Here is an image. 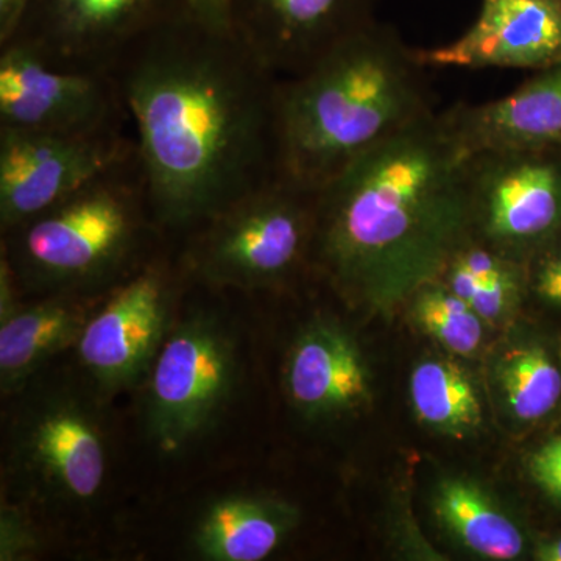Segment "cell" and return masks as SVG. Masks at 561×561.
Segmentation results:
<instances>
[{
    "label": "cell",
    "instance_id": "obj_19",
    "mask_svg": "<svg viewBox=\"0 0 561 561\" xmlns=\"http://www.w3.org/2000/svg\"><path fill=\"white\" fill-rule=\"evenodd\" d=\"M435 513L472 552L491 560L522 556V531L470 482L451 479L438 486Z\"/></svg>",
    "mask_w": 561,
    "mask_h": 561
},
{
    "label": "cell",
    "instance_id": "obj_3",
    "mask_svg": "<svg viewBox=\"0 0 561 561\" xmlns=\"http://www.w3.org/2000/svg\"><path fill=\"white\" fill-rule=\"evenodd\" d=\"M426 68L390 25L371 21L276 91V165L319 191L365 151L434 113Z\"/></svg>",
    "mask_w": 561,
    "mask_h": 561
},
{
    "label": "cell",
    "instance_id": "obj_12",
    "mask_svg": "<svg viewBox=\"0 0 561 561\" xmlns=\"http://www.w3.org/2000/svg\"><path fill=\"white\" fill-rule=\"evenodd\" d=\"M181 11V0H35L14 38L62 68L110 72L133 44Z\"/></svg>",
    "mask_w": 561,
    "mask_h": 561
},
{
    "label": "cell",
    "instance_id": "obj_16",
    "mask_svg": "<svg viewBox=\"0 0 561 561\" xmlns=\"http://www.w3.org/2000/svg\"><path fill=\"white\" fill-rule=\"evenodd\" d=\"M106 291L44 295L38 301L21 302L5 317H0V391L3 397H16L58 354L76 350Z\"/></svg>",
    "mask_w": 561,
    "mask_h": 561
},
{
    "label": "cell",
    "instance_id": "obj_9",
    "mask_svg": "<svg viewBox=\"0 0 561 561\" xmlns=\"http://www.w3.org/2000/svg\"><path fill=\"white\" fill-rule=\"evenodd\" d=\"M136 153L131 125L99 131L0 128V230L21 227Z\"/></svg>",
    "mask_w": 561,
    "mask_h": 561
},
{
    "label": "cell",
    "instance_id": "obj_15",
    "mask_svg": "<svg viewBox=\"0 0 561 561\" xmlns=\"http://www.w3.org/2000/svg\"><path fill=\"white\" fill-rule=\"evenodd\" d=\"M467 157L482 151L561 149V61L496 101L438 113Z\"/></svg>",
    "mask_w": 561,
    "mask_h": 561
},
{
    "label": "cell",
    "instance_id": "obj_5",
    "mask_svg": "<svg viewBox=\"0 0 561 561\" xmlns=\"http://www.w3.org/2000/svg\"><path fill=\"white\" fill-rule=\"evenodd\" d=\"M7 424V474L22 500L77 508L101 494L110 468L102 398L83 382L35 381L16 394Z\"/></svg>",
    "mask_w": 561,
    "mask_h": 561
},
{
    "label": "cell",
    "instance_id": "obj_18",
    "mask_svg": "<svg viewBox=\"0 0 561 561\" xmlns=\"http://www.w3.org/2000/svg\"><path fill=\"white\" fill-rule=\"evenodd\" d=\"M291 505L264 494L231 491L206 502L190 531V548L206 561L268 559L294 530Z\"/></svg>",
    "mask_w": 561,
    "mask_h": 561
},
{
    "label": "cell",
    "instance_id": "obj_17",
    "mask_svg": "<svg viewBox=\"0 0 561 561\" xmlns=\"http://www.w3.org/2000/svg\"><path fill=\"white\" fill-rule=\"evenodd\" d=\"M286 389L308 419H334L359 408L368 400V371L356 342L337 324H309L291 346Z\"/></svg>",
    "mask_w": 561,
    "mask_h": 561
},
{
    "label": "cell",
    "instance_id": "obj_26",
    "mask_svg": "<svg viewBox=\"0 0 561 561\" xmlns=\"http://www.w3.org/2000/svg\"><path fill=\"white\" fill-rule=\"evenodd\" d=\"M534 286L541 300L561 306V242L538 264Z\"/></svg>",
    "mask_w": 561,
    "mask_h": 561
},
{
    "label": "cell",
    "instance_id": "obj_7",
    "mask_svg": "<svg viewBox=\"0 0 561 561\" xmlns=\"http://www.w3.org/2000/svg\"><path fill=\"white\" fill-rule=\"evenodd\" d=\"M239 378L238 337L217 313L175 321L146 379L144 430L154 449L172 457L194 448L219 424Z\"/></svg>",
    "mask_w": 561,
    "mask_h": 561
},
{
    "label": "cell",
    "instance_id": "obj_4",
    "mask_svg": "<svg viewBox=\"0 0 561 561\" xmlns=\"http://www.w3.org/2000/svg\"><path fill=\"white\" fill-rule=\"evenodd\" d=\"M162 234L138 154L3 234L2 256L22 290L102 294L150 260Z\"/></svg>",
    "mask_w": 561,
    "mask_h": 561
},
{
    "label": "cell",
    "instance_id": "obj_11",
    "mask_svg": "<svg viewBox=\"0 0 561 561\" xmlns=\"http://www.w3.org/2000/svg\"><path fill=\"white\" fill-rule=\"evenodd\" d=\"M127 124L110 72L62 68L24 38L0 44V128L84 133Z\"/></svg>",
    "mask_w": 561,
    "mask_h": 561
},
{
    "label": "cell",
    "instance_id": "obj_25",
    "mask_svg": "<svg viewBox=\"0 0 561 561\" xmlns=\"http://www.w3.org/2000/svg\"><path fill=\"white\" fill-rule=\"evenodd\" d=\"M183 10L192 20L213 31L232 32L236 0H181Z\"/></svg>",
    "mask_w": 561,
    "mask_h": 561
},
{
    "label": "cell",
    "instance_id": "obj_20",
    "mask_svg": "<svg viewBox=\"0 0 561 561\" xmlns=\"http://www.w3.org/2000/svg\"><path fill=\"white\" fill-rule=\"evenodd\" d=\"M413 409L423 423L461 437L482 423L478 391L465 371L448 360H426L412 373Z\"/></svg>",
    "mask_w": 561,
    "mask_h": 561
},
{
    "label": "cell",
    "instance_id": "obj_21",
    "mask_svg": "<svg viewBox=\"0 0 561 561\" xmlns=\"http://www.w3.org/2000/svg\"><path fill=\"white\" fill-rule=\"evenodd\" d=\"M500 379L516 419L540 420L559 404L561 371L541 346L508 354L502 364Z\"/></svg>",
    "mask_w": 561,
    "mask_h": 561
},
{
    "label": "cell",
    "instance_id": "obj_14",
    "mask_svg": "<svg viewBox=\"0 0 561 561\" xmlns=\"http://www.w3.org/2000/svg\"><path fill=\"white\" fill-rule=\"evenodd\" d=\"M431 69H546L561 61V0H482L459 38L415 49Z\"/></svg>",
    "mask_w": 561,
    "mask_h": 561
},
{
    "label": "cell",
    "instance_id": "obj_23",
    "mask_svg": "<svg viewBox=\"0 0 561 561\" xmlns=\"http://www.w3.org/2000/svg\"><path fill=\"white\" fill-rule=\"evenodd\" d=\"M43 549V537L31 512L20 502H2L0 507V560L35 559Z\"/></svg>",
    "mask_w": 561,
    "mask_h": 561
},
{
    "label": "cell",
    "instance_id": "obj_1",
    "mask_svg": "<svg viewBox=\"0 0 561 561\" xmlns=\"http://www.w3.org/2000/svg\"><path fill=\"white\" fill-rule=\"evenodd\" d=\"M161 232L190 236L276 165L279 79L236 32L181 11L110 70Z\"/></svg>",
    "mask_w": 561,
    "mask_h": 561
},
{
    "label": "cell",
    "instance_id": "obj_6",
    "mask_svg": "<svg viewBox=\"0 0 561 561\" xmlns=\"http://www.w3.org/2000/svg\"><path fill=\"white\" fill-rule=\"evenodd\" d=\"M316 228L317 191L278 173L187 236L180 264L213 289H268L313 260Z\"/></svg>",
    "mask_w": 561,
    "mask_h": 561
},
{
    "label": "cell",
    "instance_id": "obj_8",
    "mask_svg": "<svg viewBox=\"0 0 561 561\" xmlns=\"http://www.w3.org/2000/svg\"><path fill=\"white\" fill-rule=\"evenodd\" d=\"M179 273L150 257L106 291L76 346L84 381L102 400L146 382L171 331Z\"/></svg>",
    "mask_w": 561,
    "mask_h": 561
},
{
    "label": "cell",
    "instance_id": "obj_27",
    "mask_svg": "<svg viewBox=\"0 0 561 561\" xmlns=\"http://www.w3.org/2000/svg\"><path fill=\"white\" fill-rule=\"evenodd\" d=\"M35 0H0V44L9 43L20 33Z\"/></svg>",
    "mask_w": 561,
    "mask_h": 561
},
{
    "label": "cell",
    "instance_id": "obj_10",
    "mask_svg": "<svg viewBox=\"0 0 561 561\" xmlns=\"http://www.w3.org/2000/svg\"><path fill=\"white\" fill-rule=\"evenodd\" d=\"M467 186L472 238L513 260L561 230V149L470 154Z\"/></svg>",
    "mask_w": 561,
    "mask_h": 561
},
{
    "label": "cell",
    "instance_id": "obj_22",
    "mask_svg": "<svg viewBox=\"0 0 561 561\" xmlns=\"http://www.w3.org/2000/svg\"><path fill=\"white\" fill-rule=\"evenodd\" d=\"M413 316L427 334L453 353L470 356L481 345V317L437 279L415 291Z\"/></svg>",
    "mask_w": 561,
    "mask_h": 561
},
{
    "label": "cell",
    "instance_id": "obj_24",
    "mask_svg": "<svg viewBox=\"0 0 561 561\" xmlns=\"http://www.w3.org/2000/svg\"><path fill=\"white\" fill-rule=\"evenodd\" d=\"M530 474L549 496L561 502V437L546 443L531 454Z\"/></svg>",
    "mask_w": 561,
    "mask_h": 561
},
{
    "label": "cell",
    "instance_id": "obj_2",
    "mask_svg": "<svg viewBox=\"0 0 561 561\" xmlns=\"http://www.w3.org/2000/svg\"><path fill=\"white\" fill-rule=\"evenodd\" d=\"M468 157L427 114L317 191L313 262L346 297L398 301L471 236Z\"/></svg>",
    "mask_w": 561,
    "mask_h": 561
},
{
    "label": "cell",
    "instance_id": "obj_13",
    "mask_svg": "<svg viewBox=\"0 0 561 561\" xmlns=\"http://www.w3.org/2000/svg\"><path fill=\"white\" fill-rule=\"evenodd\" d=\"M376 0H236L232 31L278 79L375 21Z\"/></svg>",
    "mask_w": 561,
    "mask_h": 561
},
{
    "label": "cell",
    "instance_id": "obj_28",
    "mask_svg": "<svg viewBox=\"0 0 561 561\" xmlns=\"http://www.w3.org/2000/svg\"><path fill=\"white\" fill-rule=\"evenodd\" d=\"M535 559L541 561H561V537L538 546Z\"/></svg>",
    "mask_w": 561,
    "mask_h": 561
}]
</instances>
